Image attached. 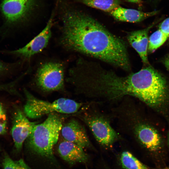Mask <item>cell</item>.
I'll return each instance as SVG.
<instances>
[{
	"label": "cell",
	"instance_id": "obj_1",
	"mask_svg": "<svg viewBox=\"0 0 169 169\" xmlns=\"http://www.w3.org/2000/svg\"><path fill=\"white\" fill-rule=\"evenodd\" d=\"M61 42L66 48L126 71L131 67L126 44L89 15L69 10L63 16Z\"/></svg>",
	"mask_w": 169,
	"mask_h": 169
},
{
	"label": "cell",
	"instance_id": "obj_2",
	"mask_svg": "<svg viewBox=\"0 0 169 169\" xmlns=\"http://www.w3.org/2000/svg\"><path fill=\"white\" fill-rule=\"evenodd\" d=\"M138 99L169 123V82L149 65L135 73Z\"/></svg>",
	"mask_w": 169,
	"mask_h": 169
},
{
	"label": "cell",
	"instance_id": "obj_3",
	"mask_svg": "<svg viewBox=\"0 0 169 169\" xmlns=\"http://www.w3.org/2000/svg\"><path fill=\"white\" fill-rule=\"evenodd\" d=\"M59 114H49L43 122L34 126L27 138L29 147L36 154L53 157V147L58 141L63 124V118Z\"/></svg>",
	"mask_w": 169,
	"mask_h": 169
},
{
	"label": "cell",
	"instance_id": "obj_4",
	"mask_svg": "<svg viewBox=\"0 0 169 169\" xmlns=\"http://www.w3.org/2000/svg\"><path fill=\"white\" fill-rule=\"evenodd\" d=\"M26 94L24 113L27 117L31 119L38 118L53 113H74L78 111L82 105L69 99L60 98L49 102L37 99L29 94Z\"/></svg>",
	"mask_w": 169,
	"mask_h": 169
},
{
	"label": "cell",
	"instance_id": "obj_5",
	"mask_svg": "<svg viewBox=\"0 0 169 169\" xmlns=\"http://www.w3.org/2000/svg\"><path fill=\"white\" fill-rule=\"evenodd\" d=\"M94 106L90 104L84 108L82 119L100 144L110 146L118 139V135L107 117Z\"/></svg>",
	"mask_w": 169,
	"mask_h": 169
},
{
	"label": "cell",
	"instance_id": "obj_6",
	"mask_svg": "<svg viewBox=\"0 0 169 169\" xmlns=\"http://www.w3.org/2000/svg\"><path fill=\"white\" fill-rule=\"evenodd\" d=\"M64 68L59 62H48L42 64L36 74L37 84L47 91L59 90L64 86Z\"/></svg>",
	"mask_w": 169,
	"mask_h": 169
},
{
	"label": "cell",
	"instance_id": "obj_7",
	"mask_svg": "<svg viewBox=\"0 0 169 169\" xmlns=\"http://www.w3.org/2000/svg\"><path fill=\"white\" fill-rule=\"evenodd\" d=\"M34 4V0H3L0 7L7 22L15 24L27 18Z\"/></svg>",
	"mask_w": 169,
	"mask_h": 169
},
{
	"label": "cell",
	"instance_id": "obj_8",
	"mask_svg": "<svg viewBox=\"0 0 169 169\" xmlns=\"http://www.w3.org/2000/svg\"><path fill=\"white\" fill-rule=\"evenodd\" d=\"M52 24L51 17L45 27L37 35L25 45L10 51V53L28 59L41 52L47 46L51 36Z\"/></svg>",
	"mask_w": 169,
	"mask_h": 169
},
{
	"label": "cell",
	"instance_id": "obj_9",
	"mask_svg": "<svg viewBox=\"0 0 169 169\" xmlns=\"http://www.w3.org/2000/svg\"><path fill=\"white\" fill-rule=\"evenodd\" d=\"M13 116L11 134L15 147L19 151L37 122L29 121L24 113L19 109L16 110Z\"/></svg>",
	"mask_w": 169,
	"mask_h": 169
},
{
	"label": "cell",
	"instance_id": "obj_10",
	"mask_svg": "<svg viewBox=\"0 0 169 169\" xmlns=\"http://www.w3.org/2000/svg\"><path fill=\"white\" fill-rule=\"evenodd\" d=\"M60 132L64 140L75 144L83 149L90 145L84 127L75 119H70L63 124Z\"/></svg>",
	"mask_w": 169,
	"mask_h": 169
},
{
	"label": "cell",
	"instance_id": "obj_11",
	"mask_svg": "<svg viewBox=\"0 0 169 169\" xmlns=\"http://www.w3.org/2000/svg\"><path fill=\"white\" fill-rule=\"evenodd\" d=\"M154 23L145 28L129 33L127 40L139 55L144 64L149 65L147 53L149 38L148 32L155 25Z\"/></svg>",
	"mask_w": 169,
	"mask_h": 169
},
{
	"label": "cell",
	"instance_id": "obj_12",
	"mask_svg": "<svg viewBox=\"0 0 169 169\" xmlns=\"http://www.w3.org/2000/svg\"><path fill=\"white\" fill-rule=\"evenodd\" d=\"M58 150L63 159L70 163L84 162L88 159L83 148L65 140L60 143Z\"/></svg>",
	"mask_w": 169,
	"mask_h": 169
},
{
	"label": "cell",
	"instance_id": "obj_13",
	"mask_svg": "<svg viewBox=\"0 0 169 169\" xmlns=\"http://www.w3.org/2000/svg\"><path fill=\"white\" fill-rule=\"evenodd\" d=\"M159 12L158 10L143 12L135 9L125 8L120 6L110 12V13L118 21L135 23L140 22L155 16Z\"/></svg>",
	"mask_w": 169,
	"mask_h": 169
},
{
	"label": "cell",
	"instance_id": "obj_14",
	"mask_svg": "<svg viewBox=\"0 0 169 169\" xmlns=\"http://www.w3.org/2000/svg\"><path fill=\"white\" fill-rule=\"evenodd\" d=\"M88 7L110 13L120 6V0H77Z\"/></svg>",
	"mask_w": 169,
	"mask_h": 169
},
{
	"label": "cell",
	"instance_id": "obj_15",
	"mask_svg": "<svg viewBox=\"0 0 169 169\" xmlns=\"http://www.w3.org/2000/svg\"><path fill=\"white\" fill-rule=\"evenodd\" d=\"M120 161L122 167L125 169H151L128 151L122 152Z\"/></svg>",
	"mask_w": 169,
	"mask_h": 169
},
{
	"label": "cell",
	"instance_id": "obj_16",
	"mask_svg": "<svg viewBox=\"0 0 169 169\" xmlns=\"http://www.w3.org/2000/svg\"><path fill=\"white\" fill-rule=\"evenodd\" d=\"M168 39V37L160 30L153 33L149 38L148 53H151L162 45Z\"/></svg>",
	"mask_w": 169,
	"mask_h": 169
},
{
	"label": "cell",
	"instance_id": "obj_17",
	"mask_svg": "<svg viewBox=\"0 0 169 169\" xmlns=\"http://www.w3.org/2000/svg\"><path fill=\"white\" fill-rule=\"evenodd\" d=\"M2 164L3 169H30L23 159L14 161L7 155L5 156Z\"/></svg>",
	"mask_w": 169,
	"mask_h": 169
},
{
	"label": "cell",
	"instance_id": "obj_18",
	"mask_svg": "<svg viewBox=\"0 0 169 169\" xmlns=\"http://www.w3.org/2000/svg\"><path fill=\"white\" fill-rule=\"evenodd\" d=\"M6 114L2 105L0 104V135L5 134L7 130Z\"/></svg>",
	"mask_w": 169,
	"mask_h": 169
},
{
	"label": "cell",
	"instance_id": "obj_19",
	"mask_svg": "<svg viewBox=\"0 0 169 169\" xmlns=\"http://www.w3.org/2000/svg\"><path fill=\"white\" fill-rule=\"evenodd\" d=\"M159 29L165 34L169 39V17L164 20L160 24Z\"/></svg>",
	"mask_w": 169,
	"mask_h": 169
},
{
	"label": "cell",
	"instance_id": "obj_20",
	"mask_svg": "<svg viewBox=\"0 0 169 169\" xmlns=\"http://www.w3.org/2000/svg\"><path fill=\"white\" fill-rule=\"evenodd\" d=\"M163 63L167 70L169 71V55L164 58Z\"/></svg>",
	"mask_w": 169,
	"mask_h": 169
},
{
	"label": "cell",
	"instance_id": "obj_21",
	"mask_svg": "<svg viewBox=\"0 0 169 169\" xmlns=\"http://www.w3.org/2000/svg\"><path fill=\"white\" fill-rule=\"evenodd\" d=\"M7 69L6 66L3 63L0 61V74Z\"/></svg>",
	"mask_w": 169,
	"mask_h": 169
},
{
	"label": "cell",
	"instance_id": "obj_22",
	"mask_svg": "<svg viewBox=\"0 0 169 169\" xmlns=\"http://www.w3.org/2000/svg\"><path fill=\"white\" fill-rule=\"evenodd\" d=\"M127 2L138 4L140 5L141 3V0H124Z\"/></svg>",
	"mask_w": 169,
	"mask_h": 169
},
{
	"label": "cell",
	"instance_id": "obj_23",
	"mask_svg": "<svg viewBox=\"0 0 169 169\" xmlns=\"http://www.w3.org/2000/svg\"><path fill=\"white\" fill-rule=\"evenodd\" d=\"M167 143L168 146L169 147V130L167 133Z\"/></svg>",
	"mask_w": 169,
	"mask_h": 169
},
{
	"label": "cell",
	"instance_id": "obj_24",
	"mask_svg": "<svg viewBox=\"0 0 169 169\" xmlns=\"http://www.w3.org/2000/svg\"><path fill=\"white\" fill-rule=\"evenodd\" d=\"M161 169H169V167H164V168H162Z\"/></svg>",
	"mask_w": 169,
	"mask_h": 169
}]
</instances>
